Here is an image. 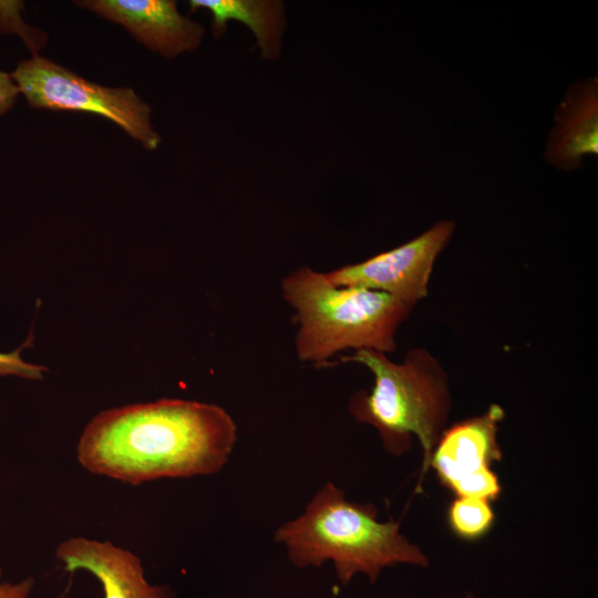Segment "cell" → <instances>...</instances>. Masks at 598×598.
I'll list each match as a JSON object with an SVG mask.
<instances>
[{"instance_id":"1","label":"cell","mask_w":598,"mask_h":598,"mask_svg":"<svg viewBox=\"0 0 598 598\" xmlns=\"http://www.w3.org/2000/svg\"><path fill=\"white\" fill-rule=\"evenodd\" d=\"M236 441V423L221 406L159 399L96 414L80 435L75 455L91 474L141 485L214 474Z\"/></svg>"},{"instance_id":"2","label":"cell","mask_w":598,"mask_h":598,"mask_svg":"<svg viewBox=\"0 0 598 598\" xmlns=\"http://www.w3.org/2000/svg\"><path fill=\"white\" fill-rule=\"evenodd\" d=\"M399 529L394 520L379 522L372 504L349 502L339 487L328 482L299 517L276 530L275 540L285 545L297 567H320L330 560L342 584L357 573L374 582L385 567L427 564L419 547Z\"/></svg>"},{"instance_id":"3","label":"cell","mask_w":598,"mask_h":598,"mask_svg":"<svg viewBox=\"0 0 598 598\" xmlns=\"http://www.w3.org/2000/svg\"><path fill=\"white\" fill-rule=\"evenodd\" d=\"M280 287L295 311L297 357L315 367L349 349L393 352L398 330L413 309L380 291L337 286L308 266L285 276Z\"/></svg>"},{"instance_id":"4","label":"cell","mask_w":598,"mask_h":598,"mask_svg":"<svg viewBox=\"0 0 598 598\" xmlns=\"http://www.w3.org/2000/svg\"><path fill=\"white\" fill-rule=\"evenodd\" d=\"M341 360L361 364L373 375L372 389L351 398L352 416L374 426L392 454L406 451L415 435L426 472L451 406L447 377L440 362L422 348L408 351L400 362L375 350H357Z\"/></svg>"},{"instance_id":"5","label":"cell","mask_w":598,"mask_h":598,"mask_svg":"<svg viewBox=\"0 0 598 598\" xmlns=\"http://www.w3.org/2000/svg\"><path fill=\"white\" fill-rule=\"evenodd\" d=\"M10 76L32 107L101 115L148 151L156 150L162 142L152 125L150 105L131 87L90 82L37 54L22 60Z\"/></svg>"},{"instance_id":"6","label":"cell","mask_w":598,"mask_h":598,"mask_svg":"<svg viewBox=\"0 0 598 598\" xmlns=\"http://www.w3.org/2000/svg\"><path fill=\"white\" fill-rule=\"evenodd\" d=\"M453 231V221H439L399 247L333 269L326 276L337 286L380 291L414 307L427 297L434 264Z\"/></svg>"},{"instance_id":"7","label":"cell","mask_w":598,"mask_h":598,"mask_svg":"<svg viewBox=\"0 0 598 598\" xmlns=\"http://www.w3.org/2000/svg\"><path fill=\"white\" fill-rule=\"evenodd\" d=\"M504 415L498 404H492L483 414L442 431L430 465L455 495L487 501L498 497L501 484L491 465L502 455L497 431Z\"/></svg>"},{"instance_id":"8","label":"cell","mask_w":598,"mask_h":598,"mask_svg":"<svg viewBox=\"0 0 598 598\" xmlns=\"http://www.w3.org/2000/svg\"><path fill=\"white\" fill-rule=\"evenodd\" d=\"M75 4L122 25L145 48L167 59L196 50L205 34L204 27L183 16L172 0H82Z\"/></svg>"},{"instance_id":"9","label":"cell","mask_w":598,"mask_h":598,"mask_svg":"<svg viewBox=\"0 0 598 598\" xmlns=\"http://www.w3.org/2000/svg\"><path fill=\"white\" fill-rule=\"evenodd\" d=\"M54 555L66 571L93 575L102 586L103 598H175L169 585L146 580L137 555L110 540L70 537L58 544Z\"/></svg>"},{"instance_id":"10","label":"cell","mask_w":598,"mask_h":598,"mask_svg":"<svg viewBox=\"0 0 598 598\" xmlns=\"http://www.w3.org/2000/svg\"><path fill=\"white\" fill-rule=\"evenodd\" d=\"M597 111L596 81L577 87L567 97L550 144V157L558 165L574 167L584 155L598 153Z\"/></svg>"},{"instance_id":"11","label":"cell","mask_w":598,"mask_h":598,"mask_svg":"<svg viewBox=\"0 0 598 598\" xmlns=\"http://www.w3.org/2000/svg\"><path fill=\"white\" fill-rule=\"evenodd\" d=\"M192 11L205 9L212 14V30L216 38L226 30L227 22L237 20L248 27L265 59L280 52L285 27L283 6L270 0H190Z\"/></svg>"},{"instance_id":"12","label":"cell","mask_w":598,"mask_h":598,"mask_svg":"<svg viewBox=\"0 0 598 598\" xmlns=\"http://www.w3.org/2000/svg\"><path fill=\"white\" fill-rule=\"evenodd\" d=\"M447 519L454 534L462 539L473 540L489 530L494 512L487 499L457 496L448 507Z\"/></svg>"},{"instance_id":"13","label":"cell","mask_w":598,"mask_h":598,"mask_svg":"<svg viewBox=\"0 0 598 598\" xmlns=\"http://www.w3.org/2000/svg\"><path fill=\"white\" fill-rule=\"evenodd\" d=\"M20 350L9 353L0 352V375H18L30 380H41L48 369L24 361L20 355Z\"/></svg>"},{"instance_id":"14","label":"cell","mask_w":598,"mask_h":598,"mask_svg":"<svg viewBox=\"0 0 598 598\" xmlns=\"http://www.w3.org/2000/svg\"><path fill=\"white\" fill-rule=\"evenodd\" d=\"M34 585L33 577H27L16 582L3 580L0 568V598H33Z\"/></svg>"},{"instance_id":"15","label":"cell","mask_w":598,"mask_h":598,"mask_svg":"<svg viewBox=\"0 0 598 598\" xmlns=\"http://www.w3.org/2000/svg\"><path fill=\"white\" fill-rule=\"evenodd\" d=\"M19 94V90L10 74L0 71V116L9 111Z\"/></svg>"},{"instance_id":"16","label":"cell","mask_w":598,"mask_h":598,"mask_svg":"<svg viewBox=\"0 0 598 598\" xmlns=\"http://www.w3.org/2000/svg\"><path fill=\"white\" fill-rule=\"evenodd\" d=\"M465 598H475V597L472 595H467Z\"/></svg>"}]
</instances>
